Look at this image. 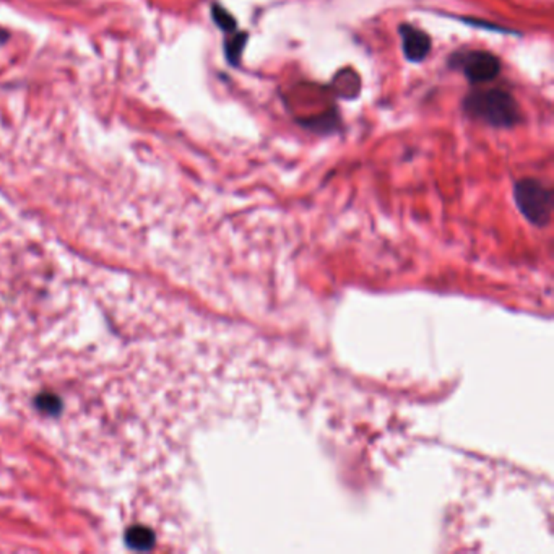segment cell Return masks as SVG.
Masks as SVG:
<instances>
[{"label": "cell", "instance_id": "cell-6", "mask_svg": "<svg viewBox=\"0 0 554 554\" xmlns=\"http://www.w3.org/2000/svg\"><path fill=\"white\" fill-rule=\"evenodd\" d=\"M211 15H213V21L220 26L223 31H235L236 30V20L226 8H223L221 5L215 4L211 7Z\"/></svg>", "mask_w": 554, "mask_h": 554}, {"label": "cell", "instance_id": "cell-1", "mask_svg": "<svg viewBox=\"0 0 554 554\" xmlns=\"http://www.w3.org/2000/svg\"><path fill=\"white\" fill-rule=\"evenodd\" d=\"M464 110L470 117L499 129L514 127L520 119L517 101L501 90L473 91L465 98Z\"/></svg>", "mask_w": 554, "mask_h": 554}, {"label": "cell", "instance_id": "cell-5", "mask_svg": "<svg viewBox=\"0 0 554 554\" xmlns=\"http://www.w3.org/2000/svg\"><path fill=\"white\" fill-rule=\"evenodd\" d=\"M246 41H247L246 33H237V35L232 36L231 40H228L226 46H225V52H226V59L232 65L239 64V59H241V54L244 51V46H246Z\"/></svg>", "mask_w": 554, "mask_h": 554}, {"label": "cell", "instance_id": "cell-7", "mask_svg": "<svg viewBox=\"0 0 554 554\" xmlns=\"http://www.w3.org/2000/svg\"><path fill=\"white\" fill-rule=\"evenodd\" d=\"M8 37H10V33L0 28V45H4V42H7Z\"/></svg>", "mask_w": 554, "mask_h": 554}, {"label": "cell", "instance_id": "cell-2", "mask_svg": "<svg viewBox=\"0 0 554 554\" xmlns=\"http://www.w3.org/2000/svg\"><path fill=\"white\" fill-rule=\"evenodd\" d=\"M515 202L534 225L545 226L551 218L553 194L536 179H522L514 187Z\"/></svg>", "mask_w": 554, "mask_h": 554}, {"label": "cell", "instance_id": "cell-4", "mask_svg": "<svg viewBox=\"0 0 554 554\" xmlns=\"http://www.w3.org/2000/svg\"><path fill=\"white\" fill-rule=\"evenodd\" d=\"M400 36L405 57L411 62L425 61L431 51V37L428 36V33L418 30L415 26L403 25L400 28Z\"/></svg>", "mask_w": 554, "mask_h": 554}, {"label": "cell", "instance_id": "cell-3", "mask_svg": "<svg viewBox=\"0 0 554 554\" xmlns=\"http://www.w3.org/2000/svg\"><path fill=\"white\" fill-rule=\"evenodd\" d=\"M457 67L461 69L465 77L473 83H485L496 78L501 72V61L491 52L473 51L459 56L454 61Z\"/></svg>", "mask_w": 554, "mask_h": 554}]
</instances>
